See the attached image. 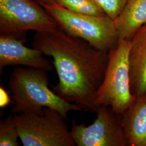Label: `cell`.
<instances>
[{
    "mask_svg": "<svg viewBox=\"0 0 146 146\" xmlns=\"http://www.w3.org/2000/svg\"><path fill=\"white\" fill-rule=\"evenodd\" d=\"M130 40L131 89L133 93L138 97L146 93V23Z\"/></svg>",
    "mask_w": 146,
    "mask_h": 146,
    "instance_id": "cell-9",
    "label": "cell"
},
{
    "mask_svg": "<svg viewBox=\"0 0 146 146\" xmlns=\"http://www.w3.org/2000/svg\"><path fill=\"white\" fill-rule=\"evenodd\" d=\"M33 1H36L40 4H42V3H48L54 2L56 0H33Z\"/></svg>",
    "mask_w": 146,
    "mask_h": 146,
    "instance_id": "cell-16",
    "label": "cell"
},
{
    "mask_svg": "<svg viewBox=\"0 0 146 146\" xmlns=\"http://www.w3.org/2000/svg\"><path fill=\"white\" fill-rule=\"evenodd\" d=\"M131 45L130 40L119 39L116 46L108 52V61L104 78L95 99L97 108L108 106L121 116L137 98L131 89L129 60Z\"/></svg>",
    "mask_w": 146,
    "mask_h": 146,
    "instance_id": "cell-3",
    "label": "cell"
},
{
    "mask_svg": "<svg viewBox=\"0 0 146 146\" xmlns=\"http://www.w3.org/2000/svg\"><path fill=\"white\" fill-rule=\"evenodd\" d=\"M10 102L9 97L5 90L1 88V107H3Z\"/></svg>",
    "mask_w": 146,
    "mask_h": 146,
    "instance_id": "cell-15",
    "label": "cell"
},
{
    "mask_svg": "<svg viewBox=\"0 0 146 146\" xmlns=\"http://www.w3.org/2000/svg\"><path fill=\"white\" fill-rule=\"evenodd\" d=\"M104 13L112 20H115L123 10L127 0H95Z\"/></svg>",
    "mask_w": 146,
    "mask_h": 146,
    "instance_id": "cell-14",
    "label": "cell"
},
{
    "mask_svg": "<svg viewBox=\"0 0 146 146\" xmlns=\"http://www.w3.org/2000/svg\"><path fill=\"white\" fill-rule=\"evenodd\" d=\"M121 116L127 146H146V93Z\"/></svg>",
    "mask_w": 146,
    "mask_h": 146,
    "instance_id": "cell-10",
    "label": "cell"
},
{
    "mask_svg": "<svg viewBox=\"0 0 146 146\" xmlns=\"http://www.w3.org/2000/svg\"><path fill=\"white\" fill-rule=\"evenodd\" d=\"M93 123L86 125L73 122L70 131L78 146H127L121 116L108 106H99Z\"/></svg>",
    "mask_w": 146,
    "mask_h": 146,
    "instance_id": "cell-7",
    "label": "cell"
},
{
    "mask_svg": "<svg viewBox=\"0 0 146 146\" xmlns=\"http://www.w3.org/2000/svg\"><path fill=\"white\" fill-rule=\"evenodd\" d=\"M56 21L60 28L88 42L96 49L108 52L119 40L114 20L107 16L80 14L55 2L40 4Z\"/></svg>",
    "mask_w": 146,
    "mask_h": 146,
    "instance_id": "cell-4",
    "label": "cell"
},
{
    "mask_svg": "<svg viewBox=\"0 0 146 146\" xmlns=\"http://www.w3.org/2000/svg\"><path fill=\"white\" fill-rule=\"evenodd\" d=\"M26 34H0V72L9 66L20 65L31 68L52 70L53 66L43 52L24 46Z\"/></svg>",
    "mask_w": 146,
    "mask_h": 146,
    "instance_id": "cell-8",
    "label": "cell"
},
{
    "mask_svg": "<svg viewBox=\"0 0 146 146\" xmlns=\"http://www.w3.org/2000/svg\"><path fill=\"white\" fill-rule=\"evenodd\" d=\"M54 2L74 13L86 15L107 16L95 0H56Z\"/></svg>",
    "mask_w": 146,
    "mask_h": 146,
    "instance_id": "cell-12",
    "label": "cell"
},
{
    "mask_svg": "<svg viewBox=\"0 0 146 146\" xmlns=\"http://www.w3.org/2000/svg\"><path fill=\"white\" fill-rule=\"evenodd\" d=\"M64 119L50 108L13 116L24 146H76Z\"/></svg>",
    "mask_w": 146,
    "mask_h": 146,
    "instance_id": "cell-5",
    "label": "cell"
},
{
    "mask_svg": "<svg viewBox=\"0 0 146 146\" xmlns=\"http://www.w3.org/2000/svg\"><path fill=\"white\" fill-rule=\"evenodd\" d=\"M8 84L14 114L50 108L66 119L71 111H82L78 106L61 98L50 89L45 70L17 67L11 73Z\"/></svg>",
    "mask_w": 146,
    "mask_h": 146,
    "instance_id": "cell-2",
    "label": "cell"
},
{
    "mask_svg": "<svg viewBox=\"0 0 146 146\" xmlns=\"http://www.w3.org/2000/svg\"><path fill=\"white\" fill-rule=\"evenodd\" d=\"M32 46L52 58L58 78L52 90L82 111L95 112L96 95L104 78L108 52L59 27L54 31L36 32Z\"/></svg>",
    "mask_w": 146,
    "mask_h": 146,
    "instance_id": "cell-1",
    "label": "cell"
},
{
    "mask_svg": "<svg viewBox=\"0 0 146 146\" xmlns=\"http://www.w3.org/2000/svg\"><path fill=\"white\" fill-rule=\"evenodd\" d=\"M58 23L33 0H0V33L26 34L55 31Z\"/></svg>",
    "mask_w": 146,
    "mask_h": 146,
    "instance_id": "cell-6",
    "label": "cell"
},
{
    "mask_svg": "<svg viewBox=\"0 0 146 146\" xmlns=\"http://www.w3.org/2000/svg\"><path fill=\"white\" fill-rule=\"evenodd\" d=\"M19 135L13 116H9L0 122V146H19Z\"/></svg>",
    "mask_w": 146,
    "mask_h": 146,
    "instance_id": "cell-13",
    "label": "cell"
},
{
    "mask_svg": "<svg viewBox=\"0 0 146 146\" xmlns=\"http://www.w3.org/2000/svg\"><path fill=\"white\" fill-rule=\"evenodd\" d=\"M114 22L119 39L131 40L146 23V0H127Z\"/></svg>",
    "mask_w": 146,
    "mask_h": 146,
    "instance_id": "cell-11",
    "label": "cell"
}]
</instances>
